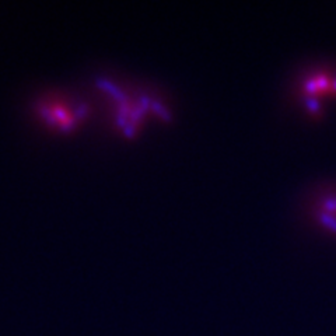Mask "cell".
<instances>
[{"instance_id":"obj_1","label":"cell","mask_w":336,"mask_h":336,"mask_svg":"<svg viewBox=\"0 0 336 336\" xmlns=\"http://www.w3.org/2000/svg\"><path fill=\"white\" fill-rule=\"evenodd\" d=\"M42 116L45 122L58 129H70L76 125L77 118H80V113L72 105L63 104L60 101L56 103H46L42 108Z\"/></svg>"}]
</instances>
